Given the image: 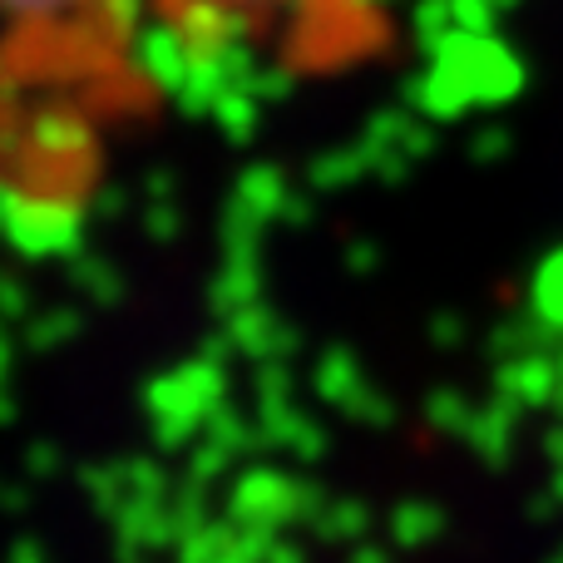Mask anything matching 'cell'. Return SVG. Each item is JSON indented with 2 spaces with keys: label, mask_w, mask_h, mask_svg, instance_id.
Masks as SVG:
<instances>
[{
  "label": "cell",
  "mask_w": 563,
  "mask_h": 563,
  "mask_svg": "<svg viewBox=\"0 0 563 563\" xmlns=\"http://www.w3.org/2000/svg\"><path fill=\"white\" fill-rule=\"evenodd\" d=\"M5 5H59V0H5Z\"/></svg>",
  "instance_id": "7a4b0ae2"
},
{
  "label": "cell",
  "mask_w": 563,
  "mask_h": 563,
  "mask_svg": "<svg viewBox=\"0 0 563 563\" xmlns=\"http://www.w3.org/2000/svg\"><path fill=\"white\" fill-rule=\"evenodd\" d=\"M178 35L257 45L297 75H336L390 35L386 0H158Z\"/></svg>",
  "instance_id": "6da1fadb"
}]
</instances>
